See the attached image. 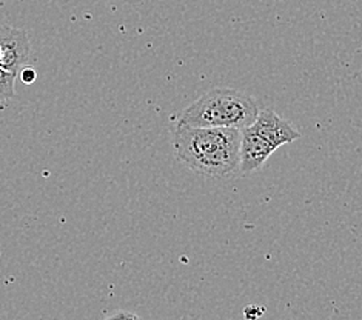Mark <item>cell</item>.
Masks as SVG:
<instances>
[{
    "instance_id": "obj_1",
    "label": "cell",
    "mask_w": 362,
    "mask_h": 320,
    "mask_svg": "<svg viewBox=\"0 0 362 320\" xmlns=\"http://www.w3.org/2000/svg\"><path fill=\"white\" fill-rule=\"evenodd\" d=\"M176 159L209 177H227L239 170L240 129L176 125Z\"/></svg>"
},
{
    "instance_id": "obj_5",
    "label": "cell",
    "mask_w": 362,
    "mask_h": 320,
    "mask_svg": "<svg viewBox=\"0 0 362 320\" xmlns=\"http://www.w3.org/2000/svg\"><path fill=\"white\" fill-rule=\"evenodd\" d=\"M276 151L272 143L267 142L252 126L240 129V148H239V171L250 174L264 167L270 155Z\"/></svg>"
},
{
    "instance_id": "obj_8",
    "label": "cell",
    "mask_w": 362,
    "mask_h": 320,
    "mask_svg": "<svg viewBox=\"0 0 362 320\" xmlns=\"http://www.w3.org/2000/svg\"><path fill=\"white\" fill-rule=\"evenodd\" d=\"M124 317H130V319H137L139 316L133 314V313H116L111 316V319H124Z\"/></svg>"
},
{
    "instance_id": "obj_3",
    "label": "cell",
    "mask_w": 362,
    "mask_h": 320,
    "mask_svg": "<svg viewBox=\"0 0 362 320\" xmlns=\"http://www.w3.org/2000/svg\"><path fill=\"white\" fill-rule=\"evenodd\" d=\"M33 59L28 34L8 25H0V68L19 76Z\"/></svg>"
},
{
    "instance_id": "obj_4",
    "label": "cell",
    "mask_w": 362,
    "mask_h": 320,
    "mask_svg": "<svg viewBox=\"0 0 362 320\" xmlns=\"http://www.w3.org/2000/svg\"><path fill=\"white\" fill-rule=\"evenodd\" d=\"M250 126H252L253 131L264 137L267 142L272 143L276 150L282 145L295 142L300 137L298 129L272 108L261 109L256 120Z\"/></svg>"
},
{
    "instance_id": "obj_7",
    "label": "cell",
    "mask_w": 362,
    "mask_h": 320,
    "mask_svg": "<svg viewBox=\"0 0 362 320\" xmlns=\"http://www.w3.org/2000/svg\"><path fill=\"white\" fill-rule=\"evenodd\" d=\"M19 76H21V81L23 82V83H33L34 81H36V77H37V73L33 70L31 66H23L22 70H21V73H19Z\"/></svg>"
},
{
    "instance_id": "obj_6",
    "label": "cell",
    "mask_w": 362,
    "mask_h": 320,
    "mask_svg": "<svg viewBox=\"0 0 362 320\" xmlns=\"http://www.w3.org/2000/svg\"><path fill=\"white\" fill-rule=\"evenodd\" d=\"M16 77L17 76L0 68V103L11 100L16 96V91H14Z\"/></svg>"
},
{
    "instance_id": "obj_9",
    "label": "cell",
    "mask_w": 362,
    "mask_h": 320,
    "mask_svg": "<svg viewBox=\"0 0 362 320\" xmlns=\"http://www.w3.org/2000/svg\"><path fill=\"white\" fill-rule=\"evenodd\" d=\"M361 54H362V47H361Z\"/></svg>"
},
{
    "instance_id": "obj_2",
    "label": "cell",
    "mask_w": 362,
    "mask_h": 320,
    "mask_svg": "<svg viewBox=\"0 0 362 320\" xmlns=\"http://www.w3.org/2000/svg\"><path fill=\"white\" fill-rule=\"evenodd\" d=\"M257 102L231 88H213L182 111L177 124L189 126H214L244 129L259 114Z\"/></svg>"
}]
</instances>
